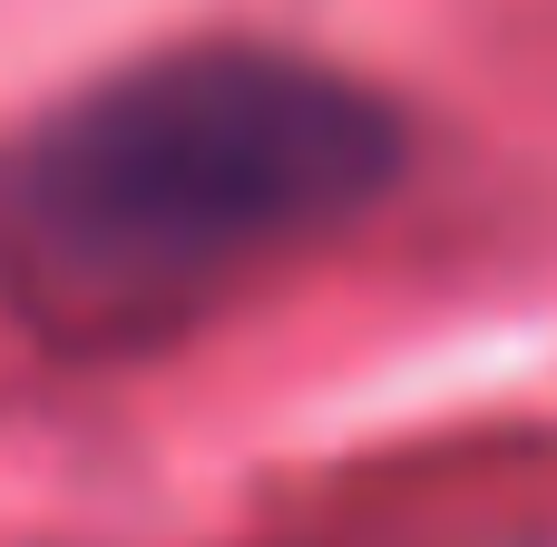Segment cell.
<instances>
[{
    "mask_svg": "<svg viewBox=\"0 0 557 547\" xmlns=\"http://www.w3.org/2000/svg\"><path fill=\"white\" fill-rule=\"evenodd\" d=\"M401 108L274 39H186L69 88L0 147V245L69 303L235 284L401 176Z\"/></svg>",
    "mask_w": 557,
    "mask_h": 547,
    "instance_id": "1",
    "label": "cell"
}]
</instances>
